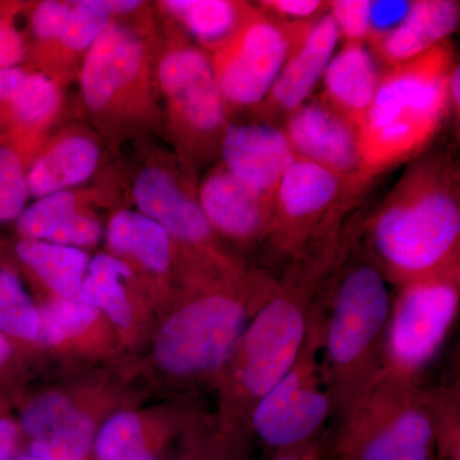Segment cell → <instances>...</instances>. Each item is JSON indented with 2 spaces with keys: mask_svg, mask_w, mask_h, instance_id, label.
I'll return each instance as SVG.
<instances>
[{
  "mask_svg": "<svg viewBox=\"0 0 460 460\" xmlns=\"http://www.w3.org/2000/svg\"><path fill=\"white\" fill-rule=\"evenodd\" d=\"M357 243L399 288L460 263V168L449 151L413 160L361 223Z\"/></svg>",
  "mask_w": 460,
  "mask_h": 460,
  "instance_id": "1",
  "label": "cell"
},
{
  "mask_svg": "<svg viewBox=\"0 0 460 460\" xmlns=\"http://www.w3.org/2000/svg\"><path fill=\"white\" fill-rule=\"evenodd\" d=\"M350 224L307 255L288 263L248 323L224 371H228L232 429L251 436L257 402L289 371L301 352L317 299L353 238Z\"/></svg>",
  "mask_w": 460,
  "mask_h": 460,
  "instance_id": "2",
  "label": "cell"
},
{
  "mask_svg": "<svg viewBox=\"0 0 460 460\" xmlns=\"http://www.w3.org/2000/svg\"><path fill=\"white\" fill-rule=\"evenodd\" d=\"M389 286L357 243L353 224L350 246L321 295V374L338 429L383 374Z\"/></svg>",
  "mask_w": 460,
  "mask_h": 460,
  "instance_id": "3",
  "label": "cell"
},
{
  "mask_svg": "<svg viewBox=\"0 0 460 460\" xmlns=\"http://www.w3.org/2000/svg\"><path fill=\"white\" fill-rule=\"evenodd\" d=\"M452 42L387 66L358 129L362 177L368 183L393 166L423 153L450 118L449 75L456 66Z\"/></svg>",
  "mask_w": 460,
  "mask_h": 460,
  "instance_id": "4",
  "label": "cell"
},
{
  "mask_svg": "<svg viewBox=\"0 0 460 460\" xmlns=\"http://www.w3.org/2000/svg\"><path fill=\"white\" fill-rule=\"evenodd\" d=\"M277 274L263 269L238 272L233 286L181 305L157 335L156 361L181 378L224 371L248 323L274 287Z\"/></svg>",
  "mask_w": 460,
  "mask_h": 460,
  "instance_id": "5",
  "label": "cell"
},
{
  "mask_svg": "<svg viewBox=\"0 0 460 460\" xmlns=\"http://www.w3.org/2000/svg\"><path fill=\"white\" fill-rule=\"evenodd\" d=\"M368 186L361 178L296 159L278 187L260 252L281 269L307 255L344 228L345 217Z\"/></svg>",
  "mask_w": 460,
  "mask_h": 460,
  "instance_id": "6",
  "label": "cell"
},
{
  "mask_svg": "<svg viewBox=\"0 0 460 460\" xmlns=\"http://www.w3.org/2000/svg\"><path fill=\"white\" fill-rule=\"evenodd\" d=\"M332 449L339 460H435L428 386L380 375Z\"/></svg>",
  "mask_w": 460,
  "mask_h": 460,
  "instance_id": "7",
  "label": "cell"
},
{
  "mask_svg": "<svg viewBox=\"0 0 460 460\" xmlns=\"http://www.w3.org/2000/svg\"><path fill=\"white\" fill-rule=\"evenodd\" d=\"M460 308V263L410 281L393 293L384 370L386 376L425 385Z\"/></svg>",
  "mask_w": 460,
  "mask_h": 460,
  "instance_id": "8",
  "label": "cell"
},
{
  "mask_svg": "<svg viewBox=\"0 0 460 460\" xmlns=\"http://www.w3.org/2000/svg\"><path fill=\"white\" fill-rule=\"evenodd\" d=\"M321 332L320 296L301 352L251 414V436H256L271 456L313 443L325 434L329 420L334 419V408L321 374Z\"/></svg>",
  "mask_w": 460,
  "mask_h": 460,
  "instance_id": "9",
  "label": "cell"
},
{
  "mask_svg": "<svg viewBox=\"0 0 460 460\" xmlns=\"http://www.w3.org/2000/svg\"><path fill=\"white\" fill-rule=\"evenodd\" d=\"M316 20L288 22L255 7L226 42L214 68L226 102L238 108L259 107Z\"/></svg>",
  "mask_w": 460,
  "mask_h": 460,
  "instance_id": "10",
  "label": "cell"
},
{
  "mask_svg": "<svg viewBox=\"0 0 460 460\" xmlns=\"http://www.w3.org/2000/svg\"><path fill=\"white\" fill-rule=\"evenodd\" d=\"M159 81L178 122L199 136L226 132L224 100L214 66L202 51L181 47L166 54Z\"/></svg>",
  "mask_w": 460,
  "mask_h": 460,
  "instance_id": "11",
  "label": "cell"
},
{
  "mask_svg": "<svg viewBox=\"0 0 460 460\" xmlns=\"http://www.w3.org/2000/svg\"><path fill=\"white\" fill-rule=\"evenodd\" d=\"M296 159H304L350 178H361L358 131L320 98L308 99L284 120Z\"/></svg>",
  "mask_w": 460,
  "mask_h": 460,
  "instance_id": "12",
  "label": "cell"
},
{
  "mask_svg": "<svg viewBox=\"0 0 460 460\" xmlns=\"http://www.w3.org/2000/svg\"><path fill=\"white\" fill-rule=\"evenodd\" d=\"M330 13L314 21L305 40L292 51L266 98L255 109L259 122L280 127L288 115L304 105L323 80L339 41Z\"/></svg>",
  "mask_w": 460,
  "mask_h": 460,
  "instance_id": "13",
  "label": "cell"
},
{
  "mask_svg": "<svg viewBox=\"0 0 460 460\" xmlns=\"http://www.w3.org/2000/svg\"><path fill=\"white\" fill-rule=\"evenodd\" d=\"M222 153L230 174L272 199L296 160L283 128L262 122L229 124L224 132Z\"/></svg>",
  "mask_w": 460,
  "mask_h": 460,
  "instance_id": "14",
  "label": "cell"
},
{
  "mask_svg": "<svg viewBox=\"0 0 460 460\" xmlns=\"http://www.w3.org/2000/svg\"><path fill=\"white\" fill-rule=\"evenodd\" d=\"M274 202L226 169L211 174L199 190V205L211 228L259 250L270 226Z\"/></svg>",
  "mask_w": 460,
  "mask_h": 460,
  "instance_id": "15",
  "label": "cell"
},
{
  "mask_svg": "<svg viewBox=\"0 0 460 460\" xmlns=\"http://www.w3.org/2000/svg\"><path fill=\"white\" fill-rule=\"evenodd\" d=\"M22 428L31 438L29 454L39 460H84L93 445L89 417L57 394L33 402L23 413Z\"/></svg>",
  "mask_w": 460,
  "mask_h": 460,
  "instance_id": "16",
  "label": "cell"
},
{
  "mask_svg": "<svg viewBox=\"0 0 460 460\" xmlns=\"http://www.w3.org/2000/svg\"><path fill=\"white\" fill-rule=\"evenodd\" d=\"M135 198L145 217L159 224L169 237L190 246L210 241L213 228L201 205L168 172L151 168L142 172L135 184Z\"/></svg>",
  "mask_w": 460,
  "mask_h": 460,
  "instance_id": "17",
  "label": "cell"
},
{
  "mask_svg": "<svg viewBox=\"0 0 460 460\" xmlns=\"http://www.w3.org/2000/svg\"><path fill=\"white\" fill-rule=\"evenodd\" d=\"M380 77L371 50L365 44L345 42L323 74L320 98L358 131L370 111Z\"/></svg>",
  "mask_w": 460,
  "mask_h": 460,
  "instance_id": "18",
  "label": "cell"
},
{
  "mask_svg": "<svg viewBox=\"0 0 460 460\" xmlns=\"http://www.w3.org/2000/svg\"><path fill=\"white\" fill-rule=\"evenodd\" d=\"M459 21V2L416 0L401 25L370 44L371 53L387 66L401 65L449 40Z\"/></svg>",
  "mask_w": 460,
  "mask_h": 460,
  "instance_id": "19",
  "label": "cell"
},
{
  "mask_svg": "<svg viewBox=\"0 0 460 460\" xmlns=\"http://www.w3.org/2000/svg\"><path fill=\"white\" fill-rule=\"evenodd\" d=\"M142 59L140 39L120 26H109L91 44L81 74L84 98L93 111L108 104L115 91L131 83Z\"/></svg>",
  "mask_w": 460,
  "mask_h": 460,
  "instance_id": "20",
  "label": "cell"
},
{
  "mask_svg": "<svg viewBox=\"0 0 460 460\" xmlns=\"http://www.w3.org/2000/svg\"><path fill=\"white\" fill-rule=\"evenodd\" d=\"M99 148L89 138L71 137L36 163L27 177L29 192L47 196L86 181L98 164Z\"/></svg>",
  "mask_w": 460,
  "mask_h": 460,
  "instance_id": "21",
  "label": "cell"
},
{
  "mask_svg": "<svg viewBox=\"0 0 460 460\" xmlns=\"http://www.w3.org/2000/svg\"><path fill=\"white\" fill-rule=\"evenodd\" d=\"M17 255L60 298H74L80 292L87 265V256L83 251L50 242L23 239L17 244Z\"/></svg>",
  "mask_w": 460,
  "mask_h": 460,
  "instance_id": "22",
  "label": "cell"
},
{
  "mask_svg": "<svg viewBox=\"0 0 460 460\" xmlns=\"http://www.w3.org/2000/svg\"><path fill=\"white\" fill-rule=\"evenodd\" d=\"M109 242L114 250L137 257L155 272H165L171 266V237L150 217L132 211L115 215L109 224Z\"/></svg>",
  "mask_w": 460,
  "mask_h": 460,
  "instance_id": "23",
  "label": "cell"
},
{
  "mask_svg": "<svg viewBox=\"0 0 460 460\" xmlns=\"http://www.w3.org/2000/svg\"><path fill=\"white\" fill-rule=\"evenodd\" d=\"M166 9L206 44L228 42L255 5L228 0H168Z\"/></svg>",
  "mask_w": 460,
  "mask_h": 460,
  "instance_id": "24",
  "label": "cell"
},
{
  "mask_svg": "<svg viewBox=\"0 0 460 460\" xmlns=\"http://www.w3.org/2000/svg\"><path fill=\"white\" fill-rule=\"evenodd\" d=\"M131 275L128 266L108 255H99L90 263V274L81 284L78 298L104 311L118 325L131 323V308L119 278Z\"/></svg>",
  "mask_w": 460,
  "mask_h": 460,
  "instance_id": "25",
  "label": "cell"
},
{
  "mask_svg": "<svg viewBox=\"0 0 460 460\" xmlns=\"http://www.w3.org/2000/svg\"><path fill=\"white\" fill-rule=\"evenodd\" d=\"M434 426L435 460H460L459 377L428 387Z\"/></svg>",
  "mask_w": 460,
  "mask_h": 460,
  "instance_id": "26",
  "label": "cell"
},
{
  "mask_svg": "<svg viewBox=\"0 0 460 460\" xmlns=\"http://www.w3.org/2000/svg\"><path fill=\"white\" fill-rule=\"evenodd\" d=\"M95 454L98 460L157 459L140 420L132 413L115 414L105 423L95 440Z\"/></svg>",
  "mask_w": 460,
  "mask_h": 460,
  "instance_id": "27",
  "label": "cell"
},
{
  "mask_svg": "<svg viewBox=\"0 0 460 460\" xmlns=\"http://www.w3.org/2000/svg\"><path fill=\"white\" fill-rule=\"evenodd\" d=\"M39 311L20 279L0 269V332L5 337L33 341L38 337Z\"/></svg>",
  "mask_w": 460,
  "mask_h": 460,
  "instance_id": "28",
  "label": "cell"
},
{
  "mask_svg": "<svg viewBox=\"0 0 460 460\" xmlns=\"http://www.w3.org/2000/svg\"><path fill=\"white\" fill-rule=\"evenodd\" d=\"M98 317V310L78 298H59L39 311V341L58 344L83 334Z\"/></svg>",
  "mask_w": 460,
  "mask_h": 460,
  "instance_id": "29",
  "label": "cell"
},
{
  "mask_svg": "<svg viewBox=\"0 0 460 460\" xmlns=\"http://www.w3.org/2000/svg\"><path fill=\"white\" fill-rule=\"evenodd\" d=\"M75 196L66 190L42 196L18 217L17 228L26 239L49 241L74 217Z\"/></svg>",
  "mask_w": 460,
  "mask_h": 460,
  "instance_id": "30",
  "label": "cell"
},
{
  "mask_svg": "<svg viewBox=\"0 0 460 460\" xmlns=\"http://www.w3.org/2000/svg\"><path fill=\"white\" fill-rule=\"evenodd\" d=\"M29 195L27 177L13 150L0 146V223L18 219Z\"/></svg>",
  "mask_w": 460,
  "mask_h": 460,
  "instance_id": "31",
  "label": "cell"
},
{
  "mask_svg": "<svg viewBox=\"0 0 460 460\" xmlns=\"http://www.w3.org/2000/svg\"><path fill=\"white\" fill-rule=\"evenodd\" d=\"M11 104L23 122H41L56 111L57 87L45 75H27Z\"/></svg>",
  "mask_w": 460,
  "mask_h": 460,
  "instance_id": "32",
  "label": "cell"
},
{
  "mask_svg": "<svg viewBox=\"0 0 460 460\" xmlns=\"http://www.w3.org/2000/svg\"><path fill=\"white\" fill-rule=\"evenodd\" d=\"M109 27V14L93 4V0L75 3L71 8L60 40L72 49H84Z\"/></svg>",
  "mask_w": 460,
  "mask_h": 460,
  "instance_id": "33",
  "label": "cell"
},
{
  "mask_svg": "<svg viewBox=\"0 0 460 460\" xmlns=\"http://www.w3.org/2000/svg\"><path fill=\"white\" fill-rule=\"evenodd\" d=\"M371 0H332L329 13L345 42L365 44L370 35Z\"/></svg>",
  "mask_w": 460,
  "mask_h": 460,
  "instance_id": "34",
  "label": "cell"
},
{
  "mask_svg": "<svg viewBox=\"0 0 460 460\" xmlns=\"http://www.w3.org/2000/svg\"><path fill=\"white\" fill-rule=\"evenodd\" d=\"M257 8L288 22L316 20L329 12V2L323 0H261Z\"/></svg>",
  "mask_w": 460,
  "mask_h": 460,
  "instance_id": "35",
  "label": "cell"
},
{
  "mask_svg": "<svg viewBox=\"0 0 460 460\" xmlns=\"http://www.w3.org/2000/svg\"><path fill=\"white\" fill-rule=\"evenodd\" d=\"M413 2L407 0H377L371 4L370 35L367 42L380 40L387 33L401 25L402 20L407 17Z\"/></svg>",
  "mask_w": 460,
  "mask_h": 460,
  "instance_id": "36",
  "label": "cell"
},
{
  "mask_svg": "<svg viewBox=\"0 0 460 460\" xmlns=\"http://www.w3.org/2000/svg\"><path fill=\"white\" fill-rule=\"evenodd\" d=\"M247 435L228 432L217 440L190 450L181 460H250Z\"/></svg>",
  "mask_w": 460,
  "mask_h": 460,
  "instance_id": "37",
  "label": "cell"
},
{
  "mask_svg": "<svg viewBox=\"0 0 460 460\" xmlns=\"http://www.w3.org/2000/svg\"><path fill=\"white\" fill-rule=\"evenodd\" d=\"M71 8L58 2H44L32 16V30L39 38L60 39L65 31Z\"/></svg>",
  "mask_w": 460,
  "mask_h": 460,
  "instance_id": "38",
  "label": "cell"
},
{
  "mask_svg": "<svg viewBox=\"0 0 460 460\" xmlns=\"http://www.w3.org/2000/svg\"><path fill=\"white\" fill-rule=\"evenodd\" d=\"M102 235V228L95 220L83 215L75 214L62 229L49 239L50 243L62 246H86L96 243Z\"/></svg>",
  "mask_w": 460,
  "mask_h": 460,
  "instance_id": "39",
  "label": "cell"
},
{
  "mask_svg": "<svg viewBox=\"0 0 460 460\" xmlns=\"http://www.w3.org/2000/svg\"><path fill=\"white\" fill-rule=\"evenodd\" d=\"M22 57V39L13 27L0 18V69L16 66Z\"/></svg>",
  "mask_w": 460,
  "mask_h": 460,
  "instance_id": "40",
  "label": "cell"
},
{
  "mask_svg": "<svg viewBox=\"0 0 460 460\" xmlns=\"http://www.w3.org/2000/svg\"><path fill=\"white\" fill-rule=\"evenodd\" d=\"M329 447L328 436L325 432L313 443L292 450V452L271 456L270 460H323L328 456Z\"/></svg>",
  "mask_w": 460,
  "mask_h": 460,
  "instance_id": "41",
  "label": "cell"
},
{
  "mask_svg": "<svg viewBox=\"0 0 460 460\" xmlns=\"http://www.w3.org/2000/svg\"><path fill=\"white\" fill-rule=\"evenodd\" d=\"M27 72L18 66L0 69V100L11 102L26 80Z\"/></svg>",
  "mask_w": 460,
  "mask_h": 460,
  "instance_id": "42",
  "label": "cell"
},
{
  "mask_svg": "<svg viewBox=\"0 0 460 460\" xmlns=\"http://www.w3.org/2000/svg\"><path fill=\"white\" fill-rule=\"evenodd\" d=\"M18 429L13 420L0 417V460H12L16 454Z\"/></svg>",
  "mask_w": 460,
  "mask_h": 460,
  "instance_id": "43",
  "label": "cell"
},
{
  "mask_svg": "<svg viewBox=\"0 0 460 460\" xmlns=\"http://www.w3.org/2000/svg\"><path fill=\"white\" fill-rule=\"evenodd\" d=\"M447 93H449L450 117L459 122L460 117V66L456 63L449 75V84H447Z\"/></svg>",
  "mask_w": 460,
  "mask_h": 460,
  "instance_id": "44",
  "label": "cell"
},
{
  "mask_svg": "<svg viewBox=\"0 0 460 460\" xmlns=\"http://www.w3.org/2000/svg\"><path fill=\"white\" fill-rule=\"evenodd\" d=\"M93 4L111 16L113 13L131 12L137 8L141 2H136V0H93Z\"/></svg>",
  "mask_w": 460,
  "mask_h": 460,
  "instance_id": "45",
  "label": "cell"
},
{
  "mask_svg": "<svg viewBox=\"0 0 460 460\" xmlns=\"http://www.w3.org/2000/svg\"><path fill=\"white\" fill-rule=\"evenodd\" d=\"M12 354V345L9 343L8 338L0 332V366L4 365L8 361Z\"/></svg>",
  "mask_w": 460,
  "mask_h": 460,
  "instance_id": "46",
  "label": "cell"
},
{
  "mask_svg": "<svg viewBox=\"0 0 460 460\" xmlns=\"http://www.w3.org/2000/svg\"><path fill=\"white\" fill-rule=\"evenodd\" d=\"M12 460H39L38 458H35V456H32L31 454H17L16 456H14Z\"/></svg>",
  "mask_w": 460,
  "mask_h": 460,
  "instance_id": "47",
  "label": "cell"
}]
</instances>
